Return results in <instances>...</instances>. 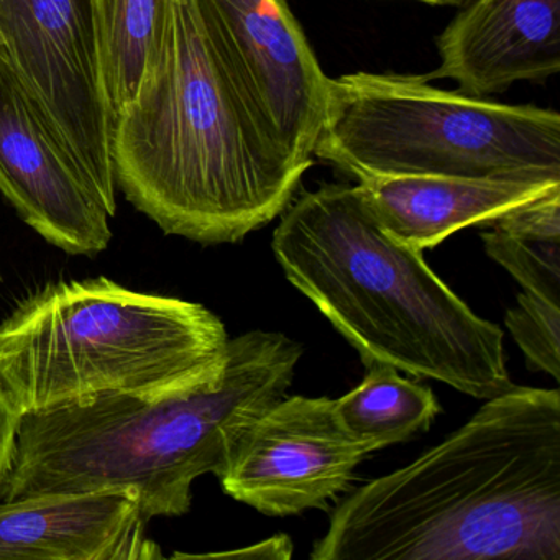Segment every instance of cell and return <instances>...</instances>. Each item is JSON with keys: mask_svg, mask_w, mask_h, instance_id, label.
Here are the masks:
<instances>
[{"mask_svg": "<svg viewBox=\"0 0 560 560\" xmlns=\"http://www.w3.org/2000/svg\"><path fill=\"white\" fill-rule=\"evenodd\" d=\"M0 192L65 254L94 257L113 241L106 208L0 55Z\"/></svg>", "mask_w": 560, "mask_h": 560, "instance_id": "obj_10", "label": "cell"}, {"mask_svg": "<svg viewBox=\"0 0 560 560\" xmlns=\"http://www.w3.org/2000/svg\"><path fill=\"white\" fill-rule=\"evenodd\" d=\"M301 355L284 334L252 330L229 339L219 375L191 392L25 415L0 501L130 490L147 520L183 516L196 478L224 474L245 432L287 395Z\"/></svg>", "mask_w": 560, "mask_h": 560, "instance_id": "obj_2", "label": "cell"}, {"mask_svg": "<svg viewBox=\"0 0 560 560\" xmlns=\"http://www.w3.org/2000/svg\"><path fill=\"white\" fill-rule=\"evenodd\" d=\"M365 457L334 399L291 396L250 425L219 480L229 497L267 516H293L326 508Z\"/></svg>", "mask_w": 560, "mask_h": 560, "instance_id": "obj_9", "label": "cell"}, {"mask_svg": "<svg viewBox=\"0 0 560 560\" xmlns=\"http://www.w3.org/2000/svg\"><path fill=\"white\" fill-rule=\"evenodd\" d=\"M491 228L529 241L560 242V189L511 209Z\"/></svg>", "mask_w": 560, "mask_h": 560, "instance_id": "obj_18", "label": "cell"}, {"mask_svg": "<svg viewBox=\"0 0 560 560\" xmlns=\"http://www.w3.org/2000/svg\"><path fill=\"white\" fill-rule=\"evenodd\" d=\"M360 196L396 241L425 250L470 225H491L527 202L560 189V182L375 176L359 179Z\"/></svg>", "mask_w": 560, "mask_h": 560, "instance_id": "obj_13", "label": "cell"}, {"mask_svg": "<svg viewBox=\"0 0 560 560\" xmlns=\"http://www.w3.org/2000/svg\"><path fill=\"white\" fill-rule=\"evenodd\" d=\"M290 283L375 363L477 399L513 388L500 327L474 313L382 228L357 186L323 185L284 209L271 241Z\"/></svg>", "mask_w": 560, "mask_h": 560, "instance_id": "obj_4", "label": "cell"}, {"mask_svg": "<svg viewBox=\"0 0 560 560\" xmlns=\"http://www.w3.org/2000/svg\"><path fill=\"white\" fill-rule=\"evenodd\" d=\"M365 380L334 399L337 419L366 455L428 431L439 415L434 393L399 375L395 366L370 365Z\"/></svg>", "mask_w": 560, "mask_h": 560, "instance_id": "obj_14", "label": "cell"}, {"mask_svg": "<svg viewBox=\"0 0 560 560\" xmlns=\"http://www.w3.org/2000/svg\"><path fill=\"white\" fill-rule=\"evenodd\" d=\"M172 0H94L101 83L110 124L136 100Z\"/></svg>", "mask_w": 560, "mask_h": 560, "instance_id": "obj_15", "label": "cell"}, {"mask_svg": "<svg viewBox=\"0 0 560 560\" xmlns=\"http://www.w3.org/2000/svg\"><path fill=\"white\" fill-rule=\"evenodd\" d=\"M438 45L441 65L425 78H451L468 96L547 80L560 70V0H475Z\"/></svg>", "mask_w": 560, "mask_h": 560, "instance_id": "obj_11", "label": "cell"}, {"mask_svg": "<svg viewBox=\"0 0 560 560\" xmlns=\"http://www.w3.org/2000/svg\"><path fill=\"white\" fill-rule=\"evenodd\" d=\"M313 560H560V395L513 388L353 491Z\"/></svg>", "mask_w": 560, "mask_h": 560, "instance_id": "obj_1", "label": "cell"}, {"mask_svg": "<svg viewBox=\"0 0 560 560\" xmlns=\"http://www.w3.org/2000/svg\"><path fill=\"white\" fill-rule=\"evenodd\" d=\"M418 2L429 5H464L468 0H418Z\"/></svg>", "mask_w": 560, "mask_h": 560, "instance_id": "obj_21", "label": "cell"}, {"mask_svg": "<svg viewBox=\"0 0 560 560\" xmlns=\"http://www.w3.org/2000/svg\"><path fill=\"white\" fill-rule=\"evenodd\" d=\"M314 155L357 179L560 182V116L439 90L424 77L347 74L327 81Z\"/></svg>", "mask_w": 560, "mask_h": 560, "instance_id": "obj_6", "label": "cell"}, {"mask_svg": "<svg viewBox=\"0 0 560 560\" xmlns=\"http://www.w3.org/2000/svg\"><path fill=\"white\" fill-rule=\"evenodd\" d=\"M24 416L18 411L11 396L0 382V500L4 490L5 478L12 468L19 429Z\"/></svg>", "mask_w": 560, "mask_h": 560, "instance_id": "obj_19", "label": "cell"}, {"mask_svg": "<svg viewBox=\"0 0 560 560\" xmlns=\"http://www.w3.org/2000/svg\"><path fill=\"white\" fill-rule=\"evenodd\" d=\"M117 188L166 235L235 244L283 214L306 170L248 119L202 28L196 0H172L136 100L114 120Z\"/></svg>", "mask_w": 560, "mask_h": 560, "instance_id": "obj_3", "label": "cell"}, {"mask_svg": "<svg viewBox=\"0 0 560 560\" xmlns=\"http://www.w3.org/2000/svg\"><path fill=\"white\" fill-rule=\"evenodd\" d=\"M293 553V544L291 539L284 534L271 537V539L264 540L257 546L247 547V549L234 550V552L222 553H208L201 557H267V559H290Z\"/></svg>", "mask_w": 560, "mask_h": 560, "instance_id": "obj_20", "label": "cell"}, {"mask_svg": "<svg viewBox=\"0 0 560 560\" xmlns=\"http://www.w3.org/2000/svg\"><path fill=\"white\" fill-rule=\"evenodd\" d=\"M0 278H2V277H0Z\"/></svg>", "mask_w": 560, "mask_h": 560, "instance_id": "obj_22", "label": "cell"}, {"mask_svg": "<svg viewBox=\"0 0 560 560\" xmlns=\"http://www.w3.org/2000/svg\"><path fill=\"white\" fill-rule=\"evenodd\" d=\"M485 250L527 293L560 306V242L529 241L494 229L481 234Z\"/></svg>", "mask_w": 560, "mask_h": 560, "instance_id": "obj_16", "label": "cell"}, {"mask_svg": "<svg viewBox=\"0 0 560 560\" xmlns=\"http://www.w3.org/2000/svg\"><path fill=\"white\" fill-rule=\"evenodd\" d=\"M219 67L260 136L298 168L313 165L327 81L288 0H196Z\"/></svg>", "mask_w": 560, "mask_h": 560, "instance_id": "obj_8", "label": "cell"}, {"mask_svg": "<svg viewBox=\"0 0 560 560\" xmlns=\"http://www.w3.org/2000/svg\"><path fill=\"white\" fill-rule=\"evenodd\" d=\"M228 343L202 304L106 277L57 281L0 323V382L22 416L103 396L168 398L214 380Z\"/></svg>", "mask_w": 560, "mask_h": 560, "instance_id": "obj_5", "label": "cell"}, {"mask_svg": "<svg viewBox=\"0 0 560 560\" xmlns=\"http://www.w3.org/2000/svg\"><path fill=\"white\" fill-rule=\"evenodd\" d=\"M506 326L526 355L530 370L560 378V306L536 294L517 296L506 313Z\"/></svg>", "mask_w": 560, "mask_h": 560, "instance_id": "obj_17", "label": "cell"}, {"mask_svg": "<svg viewBox=\"0 0 560 560\" xmlns=\"http://www.w3.org/2000/svg\"><path fill=\"white\" fill-rule=\"evenodd\" d=\"M0 55L110 212L117 185L94 0H0Z\"/></svg>", "mask_w": 560, "mask_h": 560, "instance_id": "obj_7", "label": "cell"}, {"mask_svg": "<svg viewBox=\"0 0 560 560\" xmlns=\"http://www.w3.org/2000/svg\"><path fill=\"white\" fill-rule=\"evenodd\" d=\"M149 520L130 490L0 501V560H155Z\"/></svg>", "mask_w": 560, "mask_h": 560, "instance_id": "obj_12", "label": "cell"}]
</instances>
